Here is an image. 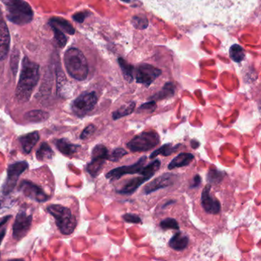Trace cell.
I'll return each mask as SVG.
<instances>
[{
  "mask_svg": "<svg viewBox=\"0 0 261 261\" xmlns=\"http://www.w3.org/2000/svg\"><path fill=\"white\" fill-rule=\"evenodd\" d=\"M178 176L174 173H166L157 177L153 181L149 182V184L145 186L143 189V193L145 195H149L152 192H156L160 189H165V188L169 187L175 184Z\"/></svg>",
  "mask_w": 261,
  "mask_h": 261,
  "instance_id": "30bf717a",
  "label": "cell"
},
{
  "mask_svg": "<svg viewBox=\"0 0 261 261\" xmlns=\"http://www.w3.org/2000/svg\"><path fill=\"white\" fill-rule=\"evenodd\" d=\"M39 80V65L32 62L29 58H24L20 77L16 91V98L19 102H27L30 100Z\"/></svg>",
  "mask_w": 261,
  "mask_h": 261,
  "instance_id": "6da1fadb",
  "label": "cell"
},
{
  "mask_svg": "<svg viewBox=\"0 0 261 261\" xmlns=\"http://www.w3.org/2000/svg\"><path fill=\"white\" fill-rule=\"evenodd\" d=\"M191 144H192V147L195 149H198V148L200 146L199 142H198L195 140H192V141H191Z\"/></svg>",
  "mask_w": 261,
  "mask_h": 261,
  "instance_id": "f35d334b",
  "label": "cell"
},
{
  "mask_svg": "<svg viewBox=\"0 0 261 261\" xmlns=\"http://www.w3.org/2000/svg\"><path fill=\"white\" fill-rule=\"evenodd\" d=\"M33 217L27 215L25 212H20L16 216V221L13 224V237L16 240L22 239L30 230L32 225Z\"/></svg>",
  "mask_w": 261,
  "mask_h": 261,
  "instance_id": "8fae6325",
  "label": "cell"
},
{
  "mask_svg": "<svg viewBox=\"0 0 261 261\" xmlns=\"http://www.w3.org/2000/svg\"><path fill=\"white\" fill-rule=\"evenodd\" d=\"M194 158L195 156L193 154L189 153V152H181L170 162L168 166V169L172 170L175 168H181L188 166L192 163Z\"/></svg>",
  "mask_w": 261,
  "mask_h": 261,
  "instance_id": "e0dca14e",
  "label": "cell"
},
{
  "mask_svg": "<svg viewBox=\"0 0 261 261\" xmlns=\"http://www.w3.org/2000/svg\"><path fill=\"white\" fill-rule=\"evenodd\" d=\"M201 178L199 175H195L193 178V182L191 185L190 188L191 189H193V188H197L201 185Z\"/></svg>",
  "mask_w": 261,
  "mask_h": 261,
  "instance_id": "8d00e7d4",
  "label": "cell"
},
{
  "mask_svg": "<svg viewBox=\"0 0 261 261\" xmlns=\"http://www.w3.org/2000/svg\"><path fill=\"white\" fill-rule=\"evenodd\" d=\"M123 220L128 223H133V224H142L141 218L138 215L134 214H125L123 215Z\"/></svg>",
  "mask_w": 261,
  "mask_h": 261,
  "instance_id": "d6a6232c",
  "label": "cell"
},
{
  "mask_svg": "<svg viewBox=\"0 0 261 261\" xmlns=\"http://www.w3.org/2000/svg\"><path fill=\"white\" fill-rule=\"evenodd\" d=\"M53 29V32H54L55 39H56L57 45H59L60 48H64L67 43V38L65 35L64 34L63 32L59 30V29L56 27H51Z\"/></svg>",
  "mask_w": 261,
  "mask_h": 261,
  "instance_id": "f1b7e54d",
  "label": "cell"
},
{
  "mask_svg": "<svg viewBox=\"0 0 261 261\" xmlns=\"http://www.w3.org/2000/svg\"><path fill=\"white\" fill-rule=\"evenodd\" d=\"M28 163L25 161L19 162L9 166L7 171L8 176L4 188V193L9 194L13 190L21 174L28 169Z\"/></svg>",
  "mask_w": 261,
  "mask_h": 261,
  "instance_id": "9c48e42d",
  "label": "cell"
},
{
  "mask_svg": "<svg viewBox=\"0 0 261 261\" xmlns=\"http://www.w3.org/2000/svg\"><path fill=\"white\" fill-rule=\"evenodd\" d=\"M39 140V133L34 132L23 136V137H21L19 140H20L21 144H22V148H23L24 152L28 154L33 150Z\"/></svg>",
  "mask_w": 261,
  "mask_h": 261,
  "instance_id": "d6986e66",
  "label": "cell"
},
{
  "mask_svg": "<svg viewBox=\"0 0 261 261\" xmlns=\"http://www.w3.org/2000/svg\"><path fill=\"white\" fill-rule=\"evenodd\" d=\"M174 94V88L171 84H168L163 88L161 92L159 93L155 96H153L152 98L158 99V100H162V99L166 98L169 96H172Z\"/></svg>",
  "mask_w": 261,
  "mask_h": 261,
  "instance_id": "4dcf8cb0",
  "label": "cell"
},
{
  "mask_svg": "<svg viewBox=\"0 0 261 261\" xmlns=\"http://www.w3.org/2000/svg\"><path fill=\"white\" fill-rule=\"evenodd\" d=\"M109 151L103 145H97L93 149L92 160L87 166V171L93 177L97 176L103 169L105 162L109 158Z\"/></svg>",
  "mask_w": 261,
  "mask_h": 261,
  "instance_id": "8992f818",
  "label": "cell"
},
{
  "mask_svg": "<svg viewBox=\"0 0 261 261\" xmlns=\"http://www.w3.org/2000/svg\"><path fill=\"white\" fill-rule=\"evenodd\" d=\"M155 108H156V103H155V102L150 101L141 105L140 108H139V111H149V112L152 113L155 111Z\"/></svg>",
  "mask_w": 261,
  "mask_h": 261,
  "instance_id": "d590c367",
  "label": "cell"
},
{
  "mask_svg": "<svg viewBox=\"0 0 261 261\" xmlns=\"http://www.w3.org/2000/svg\"><path fill=\"white\" fill-rule=\"evenodd\" d=\"M36 155H37V159H39V160H46L53 158L54 152L51 147L46 143H42Z\"/></svg>",
  "mask_w": 261,
  "mask_h": 261,
  "instance_id": "4316f807",
  "label": "cell"
},
{
  "mask_svg": "<svg viewBox=\"0 0 261 261\" xmlns=\"http://www.w3.org/2000/svg\"><path fill=\"white\" fill-rule=\"evenodd\" d=\"M126 155H127V152L124 149H123V148H117V149L113 150L111 155H109L108 160L111 162H118L120 159L123 158Z\"/></svg>",
  "mask_w": 261,
  "mask_h": 261,
  "instance_id": "1f68e13d",
  "label": "cell"
},
{
  "mask_svg": "<svg viewBox=\"0 0 261 261\" xmlns=\"http://www.w3.org/2000/svg\"><path fill=\"white\" fill-rule=\"evenodd\" d=\"M201 206L207 214L217 215L221 212V203L211 195V185L203 189L201 198Z\"/></svg>",
  "mask_w": 261,
  "mask_h": 261,
  "instance_id": "4fadbf2b",
  "label": "cell"
},
{
  "mask_svg": "<svg viewBox=\"0 0 261 261\" xmlns=\"http://www.w3.org/2000/svg\"><path fill=\"white\" fill-rule=\"evenodd\" d=\"M10 47V35L8 27L4 22L0 25V61L4 60Z\"/></svg>",
  "mask_w": 261,
  "mask_h": 261,
  "instance_id": "9a60e30c",
  "label": "cell"
},
{
  "mask_svg": "<svg viewBox=\"0 0 261 261\" xmlns=\"http://www.w3.org/2000/svg\"><path fill=\"white\" fill-rule=\"evenodd\" d=\"M135 107V102H130V103H128V105L121 107V108H119L118 110H117V111L113 113V120H117L118 119L122 118V117L130 115V114L134 112Z\"/></svg>",
  "mask_w": 261,
  "mask_h": 261,
  "instance_id": "cb8c5ba5",
  "label": "cell"
},
{
  "mask_svg": "<svg viewBox=\"0 0 261 261\" xmlns=\"http://www.w3.org/2000/svg\"><path fill=\"white\" fill-rule=\"evenodd\" d=\"M230 56L232 60L235 62H241L244 58V49L240 45H232L230 48Z\"/></svg>",
  "mask_w": 261,
  "mask_h": 261,
  "instance_id": "83f0119b",
  "label": "cell"
},
{
  "mask_svg": "<svg viewBox=\"0 0 261 261\" xmlns=\"http://www.w3.org/2000/svg\"><path fill=\"white\" fill-rule=\"evenodd\" d=\"M49 24L51 27H56L61 31L65 32L69 35H74L75 33V30L68 21L65 20L62 18H53L50 19Z\"/></svg>",
  "mask_w": 261,
  "mask_h": 261,
  "instance_id": "ffe728a7",
  "label": "cell"
},
{
  "mask_svg": "<svg viewBox=\"0 0 261 261\" xmlns=\"http://www.w3.org/2000/svg\"><path fill=\"white\" fill-rule=\"evenodd\" d=\"M65 68L70 76L77 81H84L88 77V62L82 51L70 48L64 57Z\"/></svg>",
  "mask_w": 261,
  "mask_h": 261,
  "instance_id": "7a4b0ae2",
  "label": "cell"
},
{
  "mask_svg": "<svg viewBox=\"0 0 261 261\" xmlns=\"http://www.w3.org/2000/svg\"><path fill=\"white\" fill-rule=\"evenodd\" d=\"M149 178L144 176L132 178L121 189L117 190V193L121 194V195H131V194L134 193L143 183L149 181Z\"/></svg>",
  "mask_w": 261,
  "mask_h": 261,
  "instance_id": "2e32d148",
  "label": "cell"
},
{
  "mask_svg": "<svg viewBox=\"0 0 261 261\" xmlns=\"http://www.w3.org/2000/svg\"><path fill=\"white\" fill-rule=\"evenodd\" d=\"M189 238L186 235L183 234L181 232H177L169 240V245L171 248L175 250H182L187 247L189 244Z\"/></svg>",
  "mask_w": 261,
  "mask_h": 261,
  "instance_id": "ac0fdd59",
  "label": "cell"
},
{
  "mask_svg": "<svg viewBox=\"0 0 261 261\" xmlns=\"http://www.w3.org/2000/svg\"><path fill=\"white\" fill-rule=\"evenodd\" d=\"M161 73L162 71L158 68L145 64L137 68L136 79L138 83L149 86L161 74Z\"/></svg>",
  "mask_w": 261,
  "mask_h": 261,
  "instance_id": "7c38bea8",
  "label": "cell"
},
{
  "mask_svg": "<svg viewBox=\"0 0 261 261\" xmlns=\"http://www.w3.org/2000/svg\"><path fill=\"white\" fill-rule=\"evenodd\" d=\"M10 22L24 25L33 21L34 13L32 7L24 0H2Z\"/></svg>",
  "mask_w": 261,
  "mask_h": 261,
  "instance_id": "3957f363",
  "label": "cell"
},
{
  "mask_svg": "<svg viewBox=\"0 0 261 261\" xmlns=\"http://www.w3.org/2000/svg\"><path fill=\"white\" fill-rule=\"evenodd\" d=\"M181 146V144H177L175 146H172L171 143H166L163 145L161 147L153 151L149 155V159H154L158 156L159 155H163L164 156H169L172 155L174 152H176L177 149Z\"/></svg>",
  "mask_w": 261,
  "mask_h": 261,
  "instance_id": "7402d4cb",
  "label": "cell"
},
{
  "mask_svg": "<svg viewBox=\"0 0 261 261\" xmlns=\"http://www.w3.org/2000/svg\"><path fill=\"white\" fill-rule=\"evenodd\" d=\"M48 212L56 218V224L63 234L69 235L74 232L77 226V220L68 207L59 204H51Z\"/></svg>",
  "mask_w": 261,
  "mask_h": 261,
  "instance_id": "277c9868",
  "label": "cell"
},
{
  "mask_svg": "<svg viewBox=\"0 0 261 261\" xmlns=\"http://www.w3.org/2000/svg\"><path fill=\"white\" fill-rule=\"evenodd\" d=\"M95 130L96 126H94V125H89V126H87V127L84 129L82 135H81V139H82V140H85V139L88 138V137H91V136L94 134V131Z\"/></svg>",
  "mask_w": 261,
  "mask_h": 261,
  "instance_id": "e575fe53",
  "label": "cell"
},
{
  "mask_svg": "<svg viewBox=\"0 0 261 261\" xmlns=\"http://www.w3.org/2000/svg\"><path fill=\"white\" fill-rule=\"evenodd\" d=\"M225 172L217 169H210L207 174V181L210 185H217L221 182L224 178Z\"/></svg>",
  "mask_w": 261,
  "mask_h": 261,
  "instance_id": "484cf974",
  "label": "cell"
},
{
  "mask_svg": "<svg viewBox=\"0 0 261 261\" xmlns=\"http://www.w3.org/2000/svg\"><path fill=\"white\" fill-rule=\"evenodd\" d=\"M49 117V114L42 111H32L25 114V118L33 123L45 121Z\"/></svg>",
  "mask_w": 261,
  "mask_h": 261,
  "instance_id": "d4e9b609",
  "label": "cell"
},
{
  "mask_svg": "<svg viewBox=\"0 0 261 261\" xmlns=\"http://www.w3.org/2000/svg\"><path fill=\"white\" fill-rule=\"evenodd\" d=\"M86 16L87 15L85 14V13H77V14L74 15V16H73V18H74V20H75L76 22H83Z\"/></svg>",
  "mask_w": 261,
  "mask_h": 261,
  "instance_id": "74e56055",
  "label": "cell"
},
{
  "mask_svg": "<svg viewBox=\"0 0 261 261\" xmlns=\"http://www.w3.org/2000/svg\"><path fill=\"white\" fill-rule=\"evenodd\" d=\"M11 218V216L6 217L4 219L0 222V244L4 240V237L6 235V229H7V224L8 223L9 220Z\"/></svg>",
  "mask_w": 261,
  "mask_h": 261,
  "instance_id": "836d02e7",
  "label": "cell"
},
{
  "mask_svg": "<svg viewBox=\"0 0 261 261\" xmlns=\"http://www.w3.org/2000/svg\"><path fill=\"white\" fill-rule=\"evenodd\" d=\"M56 146L62 153L65 155H72L80 148L79 145L72 144L65 139L56 141Z\"/></svg>",
  "mask_w": 261,
  "mask_h": 261,
  "instance_id": "44dd1931",
  "label": "cell"
},
{
  "mask_svg": "<svg viewBox=\"0 0 261 261\" xmlns=\"http://www.w3.org/2000/svg\"><path fill=\"white\" fill-rule=\"evenodd\" d=\"M97 102V96L95 92L85 93L74 100L72 108L79 115H85L94 109Z\"/></svg>",
  "mask_w": 261,
  "mask_h": 261,
  "instance_id": "ba28073f",
  "label": "cell"
},
{
  "mask_svg": "<svg viewBox=\"0 0 261 261\" xmlns=\"http://www.w3.org/2000/svg\"><path fill=\"white\" fill-rule=\"evenodd\" d=\"M20 190L29 198L40 202L47 201L48 198V195L41 188L30 181H23L21 185Z\"/></svg>",
  "mask_w": 261,
  "mask_h": 261,
  "instance_id": "5bb4252c",
  "label": "cell"
},
{
  "mask_svg": "<svg viewBox=\"0 0 261 261\" xmlns=\"http://www.w3.org/2000/svg\"><path fill=\"white\" fill-rule=\"evenodd\" d=\"M160 166H161V161L157 159V160H154L152 163H149L145 167L143 166L140 174L142 176L146 177V178L150 179L155 175V172L160 169Z\"/></svg>",
  "mask_w": 261,
  "mask_h": 261,
  "instance_id": "603a6c76",
  "label": "cell"
},
{
  "mask_svg": "<svg viewBox=\"0 0 261 261\" xmlns=\"http://www.w3.org/2000/svg\"><path fill=\"white\" fill-rule=\"evenodd\" d=\"M4 22L5 21H4V17H3L2 12L0 10V25H2Z\"/></svg>",
  "mask_w": 261,
  "mask_h": 261,
  "instance_id": "ab89813d",
  "label": "cell"
},
{
  "mask_svg": "<svg viewBox=\"0 0 261 261\" xmlns=\"http://www.w3.org/2000/svg\"><path fill=\"white\" fill-rule=\"evenodd\" d=\"M147 160V157L146 155L142 156L137 163L130 166H120V167L115 168L112 170L108 172L106 174V178L111 180V181L115 180L120 179V178L125 175H134V174H140L142 169L144 166Z\"/></svg>",
  "mask_w": 261,
  "mask_h": 261,
  "instance_id": "52a82bcc",
  "label": "cell"
},
{
  "mask_svg": "<svg viewBox=\"0 0 261 261\" xmlns=\"http://www.w3.org/2000/svg\"><path fill=\"white\" fill-rule=\"evenodd\" d=\"M160 143V137L155 131H145L136 136L126 146L131 152H147L158 146Z\"/></svg>",
  "mask_w": 261,
  "mask_h": 261,
  "instance_id": "5b68a950",
  "label": "cell"
},
{
  "mask_svg": "<svg viewBox=\"0 0 261 261\" xmlns=\"http://www.w3.org/2000/svg\"><path fill=\"white\" fill-rule=\"evenodd\" d=\"M160 227L164 230L167 229H173V230H179V225H178V221L175 218H167L163 220L160 222Z\"/></svg>",
  "mask_w": 261,
  "mask_h": 261,
  "instance_id": "f546056e",
  "label": "cell"
}]
</instances>
